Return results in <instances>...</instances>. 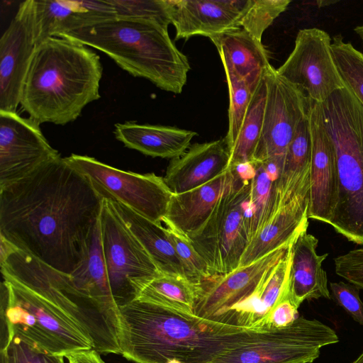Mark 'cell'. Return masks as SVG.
<instances>
[{
	"label": "cell",
	"instance_id": "19",
	"mask_svg": "<svg viewBox=\"0 0 363 363\" xmlns=\"http://www.w3.org/2000/svg\"><path fill=\"white\" fill-rule=\"evenodd\" d=\"M230 152L224 139L191 145L171 160L164 181L172 194L199 187L228 169Z\"/></svg>",
	"mask_w": 363,
	"mask_h": 363
},
{
	"label": "cell",
	"instance_id": "27",
	"mask_svg": "<svg viewBox=\"0 0 363 363\" xmlns=\"http://www.w3.org/2000/svg\"><path fill=\"white\" fill-rule=\"evenodd\" d=\"M69 275L75 285L98 303L118 337L119 308L112 294L102 253L100 218L82 263Z\"/></svg>",
	"mask_w": 363,
	"mask_h": 363
},
{
	"label": "cell",
	"instance_id": "40",
	"mask_svg": "<svg viewBox=\"0 0 363 363\" xmlns=\"http://www.w3.org/2000/svg\"><path fill=\"white\" fill-rule=\"evenodd\" d=\"M298 308L288 293L272 310L267 328L272 330L289 325L298 318Z\"/></svg>",
	"mask_w": 363,
	"mask_h": 363
},
{
	"label": "cell",
	"instance_id": "43",
	"mask_svg": "<svg viewBox=\"0 0 363 363\" xmlns=\"http://www.w3.org/2000/svg\"><path fill=\"white\" fill-rule=\"evenodd\" d=\"M354 30L359 36L363 43V25L355 27Z\"/></svg>",
	"mask_w": 363,
	"mask_h": 363
},
{
	"label": "cell",
	"instance_id": "9",
	"mask_svg": "<svg viewBox=\"0 0 363 363\" xmlns=\"http://www.w3.org/2000/svg\"><path fill=\"white\" fill-rule=\"evenodd\" d=\"M100 229L108 281L119 308L135 300L138 291L161 272L106 198Z\"/></svg>",
	"mask_w": 363,
	"mask_h": 363
},
{
	"label": "cell",
	"instance_id": "13",
	"mask_svg": "<svg viewBox=\"0 0 363 363\" xmlns=\"http://www.w3.org/2000/svg\"><path fill=\"white\" fill-rule=\"evenodd\" d=\"M331 43V38L323 30H300L293 50L276 69L277 72L300 89L311 101L324 102L345 87L333 57Z\"/></svg>",
	"mask_w": 363,
	"mask_h": 363
},
{
	"label": "cell",
	"instance_id": "39",
	"mask_svg": "<svg viewBox=\"0 0 363 363\" xmlns=\"http://www.w3.org/2000/svg\"><path fill=\"white\" fill-rule=\"evenodd\" d=\"M336 274L363 289V248L350 250L334 259Z\"/></svg>",
	"mask_w": 363,
	"mask_h": 363
},
{
	"label": "cell",
	"instance_id": "2",
	"mask_svg": "<svg viewBox=\"0 0 363 363\" xmlns=\"http://www.w3.org/2000/svg\"><path fill=\"white\" fill-rule=\"evenodd\" d=\"M259 332L137 299L119 307L120 354L134 363H211Z\"/></svg>",
	"mask_w": 363,
	"mask_h": 363
},
{
	"label": "cell",
	"instance_id": "23",
	"mask_svg": "<svg viewBox=\"0 0 363 363\" xmlns=\"http://www.w3.org/2000/svg\"><path fill=\"white\" fill-rule=\"evenodd\" d=\"M310 192L296 196L279 207L266 225L252 239L240 267L254 262L289 243L308 228Z\"/></svg>",
	"mask_w": 363,
	"mask_h": 363
},
{
	"label": "cell",
	"instance_id": "14",
	"mask_svg": "<svg viewBox=\"0 0 363 363\" xmlns=\"http://www.w3.org/2000/svg\"><path fill=\"white\" fill-rule=\"evenodd\" d=\"M264 79L267 97L260 138L252 162L284 155L296 130L308 113L310 99L271 66Z\"/></svg>",
	"mask_w": 363,
	"mask_h": 363
},
{
	"label": "cell",
	"instance_id": "3",
	"mask_svg": "<svg viewBox=\"0 0 363 363\" xmlns=\"http://www.w3.org/2000/svg\"><path fill=\"white\" fill-rule=\"evenodd\" d=\"M99 55L77 41L50 37L40 42L23 84L20 105L39 125H65L100 98Z\"/></svg>",
	"mask_w": 363,
	"mask_h": 363
},
{
	"label": "cell",
	"instance_id": "21",
	"mask_svg": "<svg viewBox=\"0 0 363 363\" xmlns=\"http://www.w3.org/2000/svg\"><path fill=\"white\" fill-rule=\"evenodd\" d=\"M306 230L296 237L291 246L289 294L298 307L305 300L331 298L327 274L321 266L328 254H317L318 240Z\"/></svg>",
	"mask_w": 363,
	"mask_h": 363
},
{
	"label": "cell",
	"instance_id": "26",
	"mask_svg": "<svg viewBox=\"0 0 363 363\" xmlns=\"http://www.w3.org/2000/svg\"><path fill=\"white\" fill-rule=\"evenodd\" d=\"M107 199L147 251L161 274L182 276L189 279L165 227L149 220L118 201Z\"/></svg>",
	"mask_w": 363,
	"mask_h": 363
},
{
	"label": "cell",
	"instance_id": "5",
	"mask_svg": "<svg viewBox=\"0 0 363 363\" xmlns=\"http://www.w3.org/2000/svg\"><path fill=\"white\" fill-rule=\"evenodd\" d=\"M321 104L338 174L337 198L329 225L350 241L363 245V105L346 87Z\"/></svg>",
	"mask_w": 363,
	"mask_h": 363
},
{
	"label": "cell",
	"instance_id": "7",
	"mask_svg": "<svg viewBox=\"0 0 363 363\" xmlns=\"http://www.w3.org/2000/svg\"><path fill=\"white\" fill-rule=\"evenodd\" d=\"M228 170L223 191L204 225L188 238L204 259L213 277L239 267L250 243L249 201L253 162Z\"/></svg>",
	"mask_w": 363,
	"mask_h": 363
},
{
	"label": "cell",
	"instance_id": "31",
	"mask_svg": "<svg viewBox=\"0 0 363 363\" xmlns=\"http://www.w3.org/2000/svg\"><path fill=\"white\" fill-rule=\"evenodd\" d=\"M201 290V284L186 277L161 274L145 284L137 293L135 299L194 314Z\"/></svg>",
	"mask_w": 363,
	"mask_h": 363
},
{
	"label": "cell",
	"instance_id": "12",
	"mask_svg": "<svg viewBox=\"0 0 363 363\" xmlns=\"http://www.w3.org/2000/svg\"><path fill=\"white\" fill-rule=\"evenodd\" d=\"M291 241L254 262L203 282L194 314L209 320L244 327L250 300L267 274L284 256Z\"/></svg>",
	"mask_w": 363,
	"mask_h": 363
},
{
	"label": "cell",
	"instance_id": "20",
	"mask_svg": "<svg viewBox=\"0 0 363 363\" xmlns=\"http://www.w3.org/2000/svg\"><path fill=\"white\" fill-rule=\"evenodd\" d=\"M36 33L38 44L50 37L116 18L106 1L35 0Z\"/></svg>",
	"mask_w": 363,
	"mask_h": 363
},
{
	"label": "cell",
	"instance_id": "28",
	"mask_svg": "<svg viewBox=\"0 0 363 363\" xmlns=\"http://www.w3.org/2000/svg\"><path fill=\"white\" fill-rule=\"evenodd\" d=\"M311 157L312 142L308 113L299 123L284 155L277 186L279 207L298 194L310 192Z\"/></svg>",
	"mask_w": 363,
	"mask_h": 363
},
{
	"label": "cell",
	"instance_id": "35",
	"mask_svg": "<svg viewBox=\"0 0 363 363\" xmlns=\"http://www.w3.org/2000/svg\"><path fill=\"white\" fill-rule=\"evenodd\" d=\"M117 18L152 21L168 28L169 0H108Z\"/></svg>",
	"mask_w": 363,
	"mask_h": 363
},
{
	"label": "cell",
	"instance_id": "15",
	"mask_svg": "<svg viewBox=\"0 0 363 363\" xmlns=\"http://www.w3.org/2000/svg\"><path fill=\"white\" fill-rule=\"evenodd\" d=\"M35 0L21 2L0 38V111H16L38 45Z\"/></svg>",
	"mask_w": 363,
	"mask_h": 363
},
{
	"label": "cell",
	"instance_id": "11",
	"mask_svg": "<svg viewBox=\"0 0 363 363\" xmlns=\"http://www.w3.org/2000/svg\"><path fill=\"white\" fill-rule=\"evenodd\" d=\"M65 159L87 177L104 198L118 201L155 223L163 222L172 196L163 177L121 170L86 155L72 154Z\"/></svg>",
	"mask_w": 363,
	"mask_h": 363
},
{
	"label": "cell",
	"instance_id": "34",
	"mask_svg": "<svg viewBox=\"0 0 363 363\" xmlns=\"http://www.w3.org/2000/svg\"><path fill=\"white\" fill-rule=\"evenodd\" d=\"M228 88V128L223 138L229 152L237 140L254 91L246 82L225 72Z\"/></svg>",
	"mask_w": 363,
	"mask_h": 363
},
{
	"label": "cell",
	"instance_id": "1",
	"mask_svg": "<svg viewBox=\"0 0 363 363\" xmlns=\"http://www.w3.org/2000/svg\"><path fill=\"white\" fill-rule=\"evenodd\" d=\"M104 198L60 155L0 189V235L71 274L82 263Z\"/></svg>",
	"mask_w": 363,
	"mask_h": 363
},
{
	"label": "cell",
	"instance_id": "44",
	"mask_svg": "<svg viewBox=\"0 0 363 363\" xmlns=\"http://www.w3.org/2000/svg\"><path fill=\"white\" fill-rule=\"evenodd\" d=\"M352 363H363V352Z\"/></svg>",
	"mask_w": 363,
	"mask_h": 363
},
{
	"label": "cell",
	"instance_id": "18",
	"mask_svg": "<svg viewBox=\"0 0 363 363\" xmlns=\"http://www.w3.org/2000/svg\"><path fill=\"white\" fill-rule=\"evenodd\" d=\"M308 118L312 157L308 217L329 224L338 191L336 152L325 126L321 103L310 100Z\"/></svg>",
	"mask_w": 363,
	"mask_h": 363
},
{
	"label": "cell",
	"instance_id": "16",
	"mask_svg": "<svg viewBox=\"0 0 363 363\" xmlns=\"http://www.w3.org/2000/svg\"><path fill=\"white\" fill-rule=\"evenodd\" d=\"M58 156L38 123L16 111H0V189L22 179Z\"/></svg>",
	"mask_w": 363,
	"mask_h": 363
},
{
	"label": "cell",
	"instance_id": "25",
	"mask_svg": "<svg viewBox=\"0 0 363 363\" xmlns=\"http://www.w3.org/2000/svg\"><path fill=\"white\" fill-rule=\"evenodd\" d=\"M113 133L126 147L153 157L171 160L184 153L197 135L192 130L134 121L115 124Z\"/></svg>",
	"mask_w": 363,
	"mask_h": 363
},
{
	"label": "cell",
	"instance_id": "30",
	"mask_svg": "<svg viewBox=\"0 0 363 363\" xmlns=\"http://www.w3.org/2000/svg\"><path fill=\"white\" fill-rule=\"evenodd\" d=\"M294 239L284 256L267 274L250 300L246 311L247 327L262 331L269 330L267 321L272 310L289 293L291 246Z\"/></svg>",
	"mask_w": 363,
	"mask_h": 363
},
{
	"label": "cell",
	"instance_id": "24",
	"mask_svg": "<svg viewBox=\"0 0 363 363\" xmlns=\"http://www.w3.org/2000/svg\"><path fill=\"white\" fill-rule=\"evenodd\" d=\"M228 177V170L214 179L189 191L172 194L165 227L189 237L197 233L211 215Z\"/></svg>",
	"mask_w": 363,
	"mask_h": 363
},
{
	"label": "cell",
	"instance_id": "6",
	"mask_svg": "<svg viewBox=\"0 0 363 363\" xmlns=\"http://www.w3.org/2000/svg\"><path fill=\"white\" fill-rule=\"evenodd\" d=\"M1 265L4 277L40 296L72 322L104 354H120L116 330L98 303L81 291L69 274L59 272L19 249Z\"/></svg>",
	"mask_w": 363,
	"mask_h": 363
},
{
	"label": "cell",
	"instance_id": "17",
	"mask_svg": "<svg viewBox=\"0 0 363 363\" xmlns=\"http://www.w3.org/2000/svg\"><path fill=\"white\" fill-rule=\"evenodd\" d=\"M253 0H169L176 40L193 36L210 39L226 32L250 28Z\"/></svg>",
	"mask_w": 363,
	"mask_h": 363
},
{
	"label": "cell",
	"instance_id": "32",
	"mask_svg": "<svg viewBox=\"0 0 363 363\" xmlns=\"http://www.w3.org/2000/svg\"><path fill=\"white\" fill-rule=\"evenodd\" d=\"M266 97L267 84L264 77L252 94L240 133L230 151L228 169L253 162L262 133Z\"/></svg>",
	"mask_w": 363,
	"mask_h": 363
},
{
	"label": "cell",
	"instance_id": "8",
	"mask_svg": "<svg viewBox=\"0 0 363 363\" xmlns=\"http://www.w3.org/2000/svg\"><path fill=\"white\" fill-rule=\"evenodd\" d=\"M2 277L0 308L5 311L13 335L64 357L94 349L93 342L49 302L17 281Z\"/></svg>",
	"mask_w": 363,
	"mask_h": 363
},
{
	"label": "cell",
	"instance_id": "41",
	"mask_svg": "<svg viewBox=\"0 0 363 363\" xmlns=\"http://www.w3.org/2000/svg\"><path fill=\"white\" fill-rule=\"evenodd\" d=\"M65 357L68 363H105L94 349L70 353Z\"/></svg>",
	"mask_w": 363,
	"mask_h": 363
},
{
	"label": "cell",
	"instance_id": "10",
	"mask_svg": "<svg viewBox=\"0 0 363 363\" xmlns=\"http://www.w3.org/2000/svg\"><path fill=\"white\" fill-rule=\"evenodd\" d=\"M338 342L330 327L301 316L288 326L258 333L251 341L211 363H312L322 347Z\"/></svg>",
	"mask_w": 363,
	"mask_h": 363
},
{
	"label": "cell",
	"instance_id": "22",
	"mask_svg": "<svg viewBox=\"0 0 363 363\" xmlns=\"http://www.w3.org/2000/svg\"><path fill=\"white\" fill-rule=\"evenodd\" d=\"M211 40L218 50L225 72L244 80L255 91L272 66L262 41L242 28L226 32Z\"/></svg>",
	"mask_w": 363,
	"mask_h": 363
},
{
	"label": "cell",
	"instance_id": "42",
	"mask_svg": "<svg viewBox=\"0 0 363 363\" xmlns=\"http://www.w3.org/2000/svg\"><path fill=\"white\" fill-rule=\"evenodd\" d=\"M17 249L13 243L0 235V264Z\"/></svg>",
	"mask_w": 363,
	"mask_h": 363
},
{
	"label": "cell",
	"instance_id": "36",
	"mask_svg": "<svg viewBox=\"0 0 363 363\" xmlns=\"http://www.w3.org/2000/svg\"><path fill=\"white\" fill-rule=\"evenodd\" d=\"M165 228L189 279L196 283L202 284L213 278L207 263L196 250L190 240L172 229Z\"/></svg>",
	"mask_w": 363,
	"mask_h": 363
},
{
	"label": "cell",
	"instance_id": "37",
	"mask_svg": "<svg viewBox=\"0 0 363 363\" xmlns=\"http://www.w3.org/2000/svg\"><path fill=\"white\" fill-rule=\"evenodd\" d=\"M65 358L45 352L16 335L8 348L0 352L1 363H65Z\"/></svg>",
	"mask_w": 363,
	"mask_h": 363
},
{
	"label": "cell",
	"instance_id": "33",
	"mask_svg": "<svg viewBox=\"0 0 363 363\" xmlns=\"http://www.w3.org/2000/svg\"><path fill=\"white\" fill-rule=\"evenodd\" d=\"M331 52L345 87L363 105V52L340 34L333 38Z\"/></svg>",
	"mask_w": 363,
	"mask_h": 363
},
{
	"label": "cell",
	"instance_id": "29",
	"mask_svg": "<svg viewBox=\"0 0 363 363\" xmlns=\"http://www.w3.org/2000/svg\"><path fill=\"white\" fill-rule=\"evenodd\" d=\"M284 160L274 158L253 162L255 172L251 182L249 201L250 241L266 225L279 207L277 186Z\"/></svg>",
	"mask_w": 363,
	"mask_h": 363
},
{
	"label": "cell",
	"instance_id": "38",
	"mask_svg": "<svg viewBox=\"0 0 363 363\" xmlns=\"http://www.w3.org/2000/svg\"><path fill=\"white\" fill-rule=\"evenodd\" d=\"M331 298L357 323L363 326V303L359 288L343 281L330 282Z\"/></svg>",
	"mask_w": 363,
	"mask_h": 363
},
{
	"label": "cell",
	"instance_id": "4",
	"mask_svg": "<svg viewBox=\"0 0 363 363\" xmlns=\"http://www.w3.org/2000/svg\"><path fill=\"white\" fill-rule=\"evenodd\" d=\"M59 37L103 52L130 74L150 81L160 89L180 94L190 64L171 40L168 28L156 23L113 18Z\"/></svg>",
	"mask_w": 363,
	"mask_h": 363
}]
</instances>
